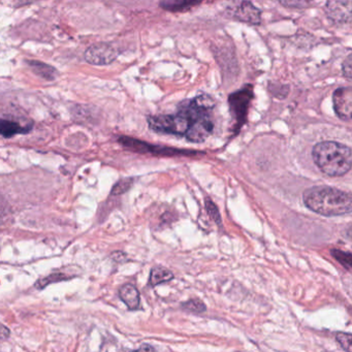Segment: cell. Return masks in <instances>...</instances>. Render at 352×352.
Instances as JSON below:
<instances>
[{
  "mask_svg": "<svg viewBox=\"0 0 352 352\" xmlns=\"http://www.w3.org/2000/svg\"><path fill=\"white\" fill-rule=\"evenodd\" d=\"M68 279V276L65 275V274H62V273H55V274H51V275L45 277V278H42L38 280L35 284V287L37 288H45L47 285H49L50 283H53V282H58V281H63V280H66Z\"/></svg>",
  "mask_w": 352,
  "mask_h": 352,
  "instance_id": "16",
  "label": "cell"
},
{
  "mask_svg": "<svg viewBox=\"0 0 352 352\" xmlns=\"http://www.w3.org/2000/svg\"><path fill=\"white\" fill-rule=\"evenodd\" d=\"M331 254L347 270L351 269V267H352V255H351L350 252L342 251L340 249H332L331 250Z\"/></svg>",
  "mask_w": 352,
  "mask_h": 352,
  "instance_id": "15",
  "label": "cell"
},
{
  "mask_svg": "<svg viewBox=\"0 0 352 352\" xmlns=\"http://www.w3.org/2000/svg\"><path fill=\"white\" fill-rule=\"evenodd\" d=\"M11 335V331L3 323H0V341H4L9 339Z\"/></svg>",
  "mask_w": 352,
  "mask_h": 352,
  "instance_id": "23",
  "label": "cell"
},
{
  "mask_svg": "<svg viewBox=\"0 0 352 352\" xmlns=\"http://www.w3.org/2000/svg\"><path fill=\"white\" fill-rule=\"evenodd\" d=\"M254 97L252 85H246L242 89L231 93L228 96V104L232 119L236 123V131H239L241 127L247 121V114Z\"/></svg>",
  "mask_w": 352,
  "mask_h": 352,
  "instance_id": "3",
  "label": "cell"
},
{
  "mask_svg": "<svg viewBox=\"0 0 352 352\" xmlns=\"http://www.w3.org/2000/svg\"><path fill=\"white\" fill-rule=\"evenodd\" d=\"M236 352H239V351H236Z\"/></svg>",
  "mask_w": 352,
  "mask_h": 352,
  "instance_id": "25",
  "label": "cell"
},
{
  "mask_svg": "<svg viewBox=\"0 0 352 352\" xmlns=\"http://www.w3.org/2000/svg\"><path fill=\"white\" fill-rule=\"evenodd\" d=\"M119 297L129 310H137L140 307L141 295L137 287L132 284H124L119 289Z\"/></svg>",
  "mask_w": 352,
  "mask_h": 352,
  "instance_id": "11",
  "label": "cell"
},
{
  "mask_svg": "<svg viewBox=\"0 0 352 352\" xmlns=\"http://www.w3.org/2000/svg\"><path fill=\"white\" fill-rule=\"evenodd\" d=\"M206 209L208 214L210 215V217L213 219V221L218 225L221 226L222 225V221H221V216L220 213L218 211V208L216 207V205L209 200H206Z\"/></svg>",
  "mask_w": 352,
  "mask_h": 352,
  "instance_id": "18",
  "label": "cell"
},
{
  "mask_svg": "<svg viewBox=\"0 0 352 352\" xmlns=\"http://www.w3.org/2000/svg\"><path fill=\"white\" fill-rule=\"evenodd\" d=\"M132 180L131 179H125V180H122L120 182L117 183L113 190H112V194H115V195H119V194H122L124 192H126L127 190H129V188L131 187L132 185Z\"/></svg>",
  "mask_w": 352,
  "mask_h": 352,
  "instance_id": "20",
  "label": "cell"
},
{
  "mask_svg": "<svg viewBox=\"0 0 352 352\" xmlns=\"http://www.w3.org/2000/svg\"><path fill=\"white\" fill-rule=\"evenodd\" d=\"M32 122L21 124L20 122L12 119L0 118V136L9 139L17 134H24L32 129Z\"/></svg>",
  "mask_w": 352,
  "mask_h": 352,
  "instance_id": "10",
  "label": "cell"
},
{
  "mask_svg": "<svg viewBox=\"0 0 352 352\" xmlns=\"http://www.w3.org/2000/svg\"><path fill=\"white\" fill-rule=\"evenodd\" d=\"M280 5L288 9H306L307 7L310 6V3L299 2V0H295V2H280Z\"/></svg>",
  "mask_w": 352,
  "mask_h": 352,
  "instance_id": "22",
  "label": "cell"
},
{
  "mask_svg": "<svg viewBox=\"0 0 352 352\" xmlns=\"http://www.w3.org/2000/svg\"><path fill=\"white\" fill-rule=\"evenodd\" d=\"M336 340L340 343V345L342 346V348L346 351V352H351L352 348H351V340H352V336L351 334L348 333H337L336 334Z\"/></svg>",
  "mask_w": 352,
  "mask_h": 352,
  "instance_id": "19",
  "label": "cell"
},
{
  "mask_svg": "<svg viewBox=\"0 0 352 352\" xmlns=\"http://www.w3.org/2000/svg\"><path fill=\"white\" fill-rule=\"evenodd\" d=\"M312 157L317 168L329 177H342L351 170L350 147L335 141L316 144L313 147Z\"/></svg>",
  "mask_w": 352,
  "mask_h": 352,
  "instance_id": "2",
  "label": "cell"
},
{
  "mask_svg": "<svg viewBox=\"0 0 352 352\" xmlns=\"http://www.w3.org/2000/svg\"><path fill=\"white\" fill-rule=\"evenodd\" d=\"M174 279V274L165 267H154L150 274V284L157 286Z\"/></svg>",
  "mask_w": 352,
  "mask_h": 352,
  "instance_id": "14",
  "label": "cell"
},
{
  "mask_svg": "<svg viewBox=\"0 0 352 352\" xmlns=\"http://www.w3.org/2000/svg\"><path fill=\"white\" fill-rule=\"evenodd\" d=\"M130 352H156V350L149 344H143L139 349L132 350Z\"/></svg>",
  "mask_w": 352,
  "mask_h": 352,
  "instance_id": "24",
  "label": "cell"
},
{
  "mask_svg": "<svg viewBox=\"0 0 352 352\" xmlns=\"http://www.w3.org/2000/svg\"><path fill=\"white\" fill-rule=\"evenodd\" d=\"M233 17L240 22L251 25H259L261 23L260 11L250 2L240 3L233 10Z\"/></svg>",
  "mask_w": 352,
  "mask_h": 352,
  "instance_id": "9",
  "label": "cell"
},
{
  "mask_svg": "<svg viewBox=\"0 0 352 352\" xmlns=\"http://www.w3.org/2000/svg\"><path fill=\"white\" fill-rule=\"evenodd\" d=\"M28 63L35 73L41 75L43 79L47 81H53L58 75V71L56 70V68L46 63H43L40 61H28Z\"/></svg>",
  "mask_w": 352,
  "mask_h": 352,
  "instance_id": "12",
  "label": "cell"
},
{
  "mask_svg": "<svg viewBox=\"0 0 352 352\" xmlns=\"http://www.w3.org/2000/svg\"><path fill=\"white\" fill-rule=\"evenodd\" d=\"M333 104L335 113L343 121H350L352 117V89L340 87L334 91Z\"/></svg>",
  "mask_w": 352,
  "mask_h": 352,
  "instance_id": "5",
  "label": "cell"
},
{
  "mask_svg": "<svg viewBox=\"0 0 352 352\" xmlns=\"http://www.w3.org/2000/svg\"><path fill=\"white\" fill-rule=\"evenodd\" d=\"M119 143L123 147L133 152L142 153V154H152L155 156H178V155L194 156L197 154L203 155V153H198L194 151H186L182 149L170 148V147H165V146L151 145V144H148V143H145L132 138H128V137L119 138Z\"/></svg>",
  "mask_w": 352,
  "mask_h": 352,
  "instance_id": "4",
  "label": "cell"
},
{
  "mask_svg": "<svg viewBox=\"0 0 352 352\" xmlns=\"http://www.w3.org/2000/svg\"><path fill=\"white\" fill-rule=\"evenodd\" d=\"M202 3L201 2H174V0H171V2H161L159 4V7L168 12H173V13H178V12H187L190 11L191 9H193L194 7H198L200 6Z\"/></svg>",
  "mask_w": 352,
  "mask_h": 352,
  "instance_id": "13",
  "label": "cell"
},
{
  "mask_svg": "<svg viewBox=\"0 0 352 352\" xmlns=\"http://www.w3.org/2000/svg\"><path fill=\"white\" fill-rule=\"evenodd\" d=\"M183 309L188 311V312H191V313H197V314H199V313H203L206 311L207 307L206 305L198 300V299H195V300H189L188 302H185L183 305H182Z\"/></svg>",
  "mask_w": 352,
  "mask_h": 352,
  "instance_id": "17",
  "label": "cell"
},
{
  "mask_svg": "<svg viewBox=\"0 0 352 352\" xmlns=\"http://www.w3.org/2000/svg\"><path fill=\"white\" fill-rule=\"evenodd\" d=\"M328 18L337 24H350L352 20V2H328L326 4Z\"/></svg>",
  "mask_w": 352,
  "mask_h": 352,
  "instance_id": "8",
  "label": "cell"
},
{
  "mask_svg": "<svg viewBox=\"0 0 352 352\" xmlns=\"http://www.w3.org/2000/svg\"><path fill=\"white\" fill-rule=\"evenodd\" d=\"M116 58V50L105 43L94 44L85 52V60L93 65H107Z\"/></svg>",
  "mask_w": 352,
  "mask_h": 352,
  "instance_id": "6",
  "label": "cell"
},
{
  "mask_svg": "<svg viewBox=\"0 0 352 352\" xmlns=\"http://www.w3.org/2000/svg\"><path fill=\"white\" fill-rule=\"evenodd\" d=\"M351 55H348L346 57V59L344 60L343 64H342V72H343V75L346 77V79L348 80H351V75H352V70H351V66H352V63H351Z\"/></svg>",
  "mask_w": 352,
  "mask_h": 352,
  "instance_id": "21",
  "label": "cell"
},
{
  "mask_svg": "<svg viewBox=\"0 0 352 352\" xmlns=\"http://www.w3.org/2000/svg\"><path fill=\"white\" fill-rule=\"evenodd\" d=\"M306 207L326 217L350 214L352 199L349 192L328 185H316L307 188L303 193Z\"/></svg>",
  "mask_w": 352,
  "mask_h": 352,
  "instance_id": "1",
  "label": "cell"
},
{
  "mask_svg": "<svg viewBox=\"0 0 352 352\" xmlns=\"http://www.w3.org/2000/svg\"><path fill=\"white\" fill-rule=\"evenodd\" d=\"M214 123L212 122L210 115L204 116L195 120L185 134V139L190 143L201 144L204 143L213 132Z\"/></svg>",
  "mask_w": 352,
  "mask_h": 352,
  "instance_id": "7",
  "label": "cell"
}]
</instances>
